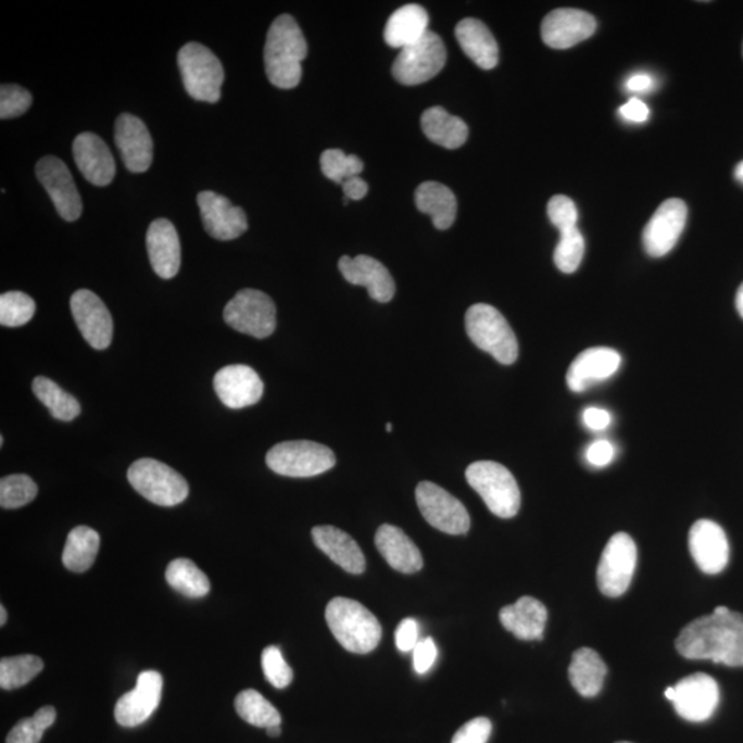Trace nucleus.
<instances>
[{
	"instance_id": "nucleus-1",
	"label": "nucleus",
	"mask_w": 743,
	"mask_h": 743,
	"mask_svg": "<svg viewBox=\"0 0 743 743\" xmlns=\"http://www.w3.org/2000/svg\"><path fill=\"white\" fill-rule=\"evenodd\" d=\"M675 644L681 657L743 667V614L717 606L684 627Z\"/></svg>"
},
{
	"instance_id": "nucleus-2",
	"label": "nucleus",
	"mask_w": 743,
	"mask_h": 743,
	"mask_svg": "<svg viewBox=\"0 0 743 743\" xmlns=\"http://www.w3.org/2000/svg\"><path fill=\"white\" fill-rule=\"evenodd\" d=\"M306 56V39L295 18L289 14L278 15L268 28L265 45L268 81L278 89H293L301 83L302 61Z\"/></svg>"
},
{
	"instance_id": "nucleus-3",
	"label": "nucleus",
	"mask_w": 743,
	"mask_h": 743,
	"mask_svg": "<svg viewBox=\"0 0 743 743\" xmlns=\"http://www.w3.org/2000/svg\"><path fill=\"white\" fill-rule=\"evenodd\" d=\"M325 619L335 639L348 652L368 654L379 646V619L360 602L348 597H335L325 610Z\"/></svg>"
},
{
	"instance_id": "nucleus-4",
	"label": "nucleus",
	"mask_w": 743,
	"mask_h": 743,
	"mask_svg": "<svg viewBox=\"0 0 743 743\" xmlns=\"http://www.w3.org/2000/svg\"><path fill=\"white\" fill-rule=\"evenodd\" d=\"M466 330L473 343L500 364L511 365L518 360L519 345L513 328L503 314L490 304L477 303L467 310Z\"/></svg>"
},
{
	"instance_id": "nucleus-5",
	"label": "nucleus",
	"mask_w": 743,
	"mask_h": 743,
	"mask_svg": "<svg viewBox=\"0 0 743 743\" xmlns=\"http://www.w3.org/2000/svg\"><path fill=\"white\" fill-rule=\"evenodd\" d=\"M467 482L481 495L490 513L514 518L520 508V490L514 475L500 463L475 462L467 468Z\"/></svg>"
},
{
	"instance_id": "nucleus-6",
	"label": "nucleus",
	"mask_w": 743,
	"mask_h": 743,
	"mask_svg": "<svg viewBox=\"0 0 743 743\" xmlns=\"http://www.w3.org/2000/svg\"><path fill=\"white\" fill-rule=\"evenodd\" d=\"M178 65L185 90L193 100L209 103L221 100L225 71L213 51L190 41L179 50Z\"/></svg>"
},
{
	"instance_id": "nucleus-7",
	"label": "nucleus",
	"mask_w": 743,
	"mask_h": 743,
	"mask_svg": "<svg viewBox=\"0 0 743 743\" xmlns=\"http://www.w3.org/2000/svg\"><path fill=\"white\" fill-rule=\"evenodd\" d=\"M127 478L142 498L162 507H174L185 502L189 494V484L182 475L154 458H139L133 463Z\"/></svg>"
},
{
	"instance_id": "nucleus-8",
	"label": "nucleus",
	"mask_w": 743,
	"mask_h": 743,
	"mask_svg": "<svg viewBox=\"0 0 743 743\" xmlns=\"http://www.w3.org/2000/svg\"><path fill=\"white\" fill-rule=\"evenodd\" d=\"M266 464L273 473L282 477L310 478L333 468L337 457L322 443L287 441L277 443L267 452Z\"/></svg>"
},
{
	"instance_id": "nucleus-9",
	"label": "nucleus",
	"mask_w": 743,
	"mask_h": 743,
	"mask_svg": "<svg viewBox=\"0 0 743 743\" xmlns=\"http://www.w3.org/2000/svg\"><path fill=\"white\" fill-rule=\"evenodd\" d=\"M277 310L275 302L265 292L242 289L226 304L224 319L237 332L256 339L270 337L276 330Z\"/></svg>"
},
{
	"instance_id": "nucleus-10",
	"label": "nucleus",
	"mask_w": 743,
	"mask_h": 743,
	"mask_svg": "<svg viewBox=\"0 0 743 743\" xmlns=\"http://www.w3.org/2000/svg\"><path fill=\"white\" fill-rule=\"evenodd\" d=\"M445 64V45L440 36L428 30L419 41L400 51L392 64V76L401 85L417 86L440 74Z\"/></svg>"
},
{
	"instance_id": "nucleus-11",
	"label": "nucleus",
	"mask_w": 743,
	"mask_h": 743,
	"mask_svg": "<svg viewBox=\"0 0 743 743\" xmlns=\"http://www.w3.org/2000/svg\"><path fill=\"white\" fill-rule=\"evenodd\" d=\"M638 565V549L631 536L617 533L608 540L597 566L599 590L608 597L624 595Z\"/></svg>"
},
{
	"instance_id": "nucleus-12",
	"label": "nucleus",
	"mask_w": 743,
	"mask_h": 743,
	"mask_svg": "<svg viewBox=\"0 0 743 743\" xmlns=\"http://www.w3.org/2000/svg\"><path fill=\"white\" fill-rule=\"evenodd\" d=\"M416 502L423 518L443 533L466 534L471 528V518L461 500L432 482H420L416 488Z\"/></svg>"
},
{
	"instance_id": "nucleus-13",
	"label": "nucleus",
	"mask_w": 743,
	"mask_h": 743,
	"mask_svg": "<svg viewBox=\"0 0 743 743\" xmlns=\"http://www.w3.org/2000/svg\"><path fill=\"white\" fill-rule=\"evenodd\" d=\"M672 704L681 719L702 722L714 716L720 702L719 684L705 673H694L675 685Z\"/></svg>"
},
{
	"instance_id": "nucleus-14",
	"label": "nucleus",
	"mask_w": 743,
	"mask_h": 743,
	"mask_svg": "<svg viewBox=\"0 0 743 743\" xmlns=\"http://www.w3.org/2000/svg\"><path fill=\"white\" fill-rule=\"evenodd\" d=\"M36 177L49 193L62 219L75 222L83 211L81 198L66 164L55 156H46L36 164Z\"/></svg>"
},
{
	"instance_id": "nucleus-15",
	"label": "nucleus",
	"mask_w": 743,
	"mask_h": 743,
	"mask_svg": "<svg viewBox=\"0 0 743 743\" xmlns=\"http://www.w3.org/2000/svg\"><path fill=\"white\" fill-rule=\"evenodd\" d=\"M71 312L81 337L92 349L110 348L113 339V319L100 297L89 289H79L71 298Z\"/></svg>"
},
{
	"instance_id": "nucleus-16",
	"label": "nucleus",
	"mask_w": 743,
	"mask_h": 743,
	"mask_svg": "<svg viewBox=\"0 0 743 743\" xmlns=\"http://www.w3.org/2000/svg\"><path fill=\"white\" fill-rule=\"evenodd\" d=\"M688 222V205L679 199L664 201L655 211L643 231V245L647 254L663 257L678 244Z\"/></svg>"
},
{
	"instance_id": "nucleus-17",
	"label": "nucleus",
	"mask_w": 743,
	"mask_h": 743,
	"mask_svg": "<svg viewBox=\"0 0 743 743\" xmlns=\"http://www.w3.org/2000/svg\"><path fill=\"white\" fill-rule=\"evenodd\" d=\"M198 204L204 229L213 239L230 241L245 234V211L231 203L225 196L204 190L198 194Z\"/></svg>"
},
{
	"instance_id": "nucleus-18",
	"label": "nucleus",
	"mask_w": 743,
	"mask_h": 743,
	"mask_svg": "<svg viewBox=\"0 0 743 743\" xmlns=\"http://www.w3.org/2000/svg\"><path fill=\"white\" fill-rule=\"evenodd\" d=\"M163 678L156 670H144L138 676L136 689L128 691L115 706V719L122 727L141 726L159 708L162 701Z\"/></svg>"
},
{
	"instance_id": "nucleus-19",
	"label": "nucleus",
	"mask_w": 743,
	"mask_h": 743,
	"mask_svg": "<svg viewBox=\"0 0 743 743\" xmlns=\"http://www.w3.org/2000/svg\"><path fill=\"white\" fill-rule=\"evenodd\" d=\"M689 546L696 566L706 575H719L729 565V539L714 520L701 519L691 526Z\"/></svg>"
},
{
	"instance_id": "nucleus-20",
	"label": "nucleus",
	"mask_w": 743,
	"mask_h": 743,
	"mask_svg": "<svg viewBox=\"0 0 743 743\" xmlns=\"http://www.w3.org/2000/svg\"><path fill=\"white\" fill-rule=\"evenodd\" d=\"M596 27V20L590 13L578 9H557L544 18L541 36L550 48L565 50L591 38Z\"/></svg>"
},
{
	"instance_id": "nucleus-21",
	"label": "nucleus",
	"mask_w": 743,
	"mask_h": 743,
	"mask_svg": "<svg viewBox=\"0 0 743 743\" xmlns=\"http://www.w3.org/2000/svg\"><path fill=\"white\" fill-rule=\"evenodd\" d=\"M115 142L128 172L144 173L153 162V141L141 118L123 113L117 117Z\"/></svg>"
},
{
	"instance_id": "nucleus-22",
	"label": "nucleus",
	"mask_w": 743,
	"mask_h": 743,
	"mask_svg": "<svg viewBox=\"0 0 743 743\" xmlns=\"http://www.w3.org/2000/svg\"><path fill=\"white\" fill-rule=\"evenodd\" d=\"M214 389L222 404L242 410L261 401L263 381L251 366L229 365L215 375Z\"/></svg>"
},
{
	"instance_id": "nucleus-23",
	"label": "nucleus",
	"mask_w": 743,
	"mask_h": 743,
	"mask_svg": "<svg viewBox=\"0 0 743 743\" xmlns=\"http://www.w3.org/2000/svg\"><path fill=\"white\" fill-rule=\"evenodd\" d=\"M621 355L610 348H591L578 354L567 370V386L575 392H584L616 375L621 366Z\"/></svg>"
},
{
	"instance_id": "nucleus-24",
	"label": "nucleus",
	"mask_w": 743,
	"mask_h": 743,
	"mask_svg": "<svg viewBox=\"0 0 743 743\" xmlns=\"http://www.w3.org/2000/svg\"><path fill=\"white\" fill-rule=\"evenodd\" d=\"M339 270L345 281L368 289L369 297L379 303L390 302L395 295V282L383 263L368 255L342 256Z\"/></svg>"
},
{
	"instance_id": "nucleus-25",
	"label": "nucleus",
	"mask_w": 743,
	"mask_h": 743,
	"mask_svg": "<svg viewBox=\"0 0 743 743\" xmlns=\"http://www.w3.org/2000/svg\"><path fill=\"white\" fill-rule=\"evenodd\" d=\"M72 151H74L77 168L90 184L106 186L115 178V159L111 149L97 134H79L75 138Z\"/></svg>"
},
{
	"instance_id": "nucleus-26",
	"label": "nucleus",
	"mask_w": 743,
	"mask_h": 743,
	"mask_svg": "<svg viewBox=\"0 0 743 743\" xmlns=\"http://www.w3.org/2000/svg\"><path fill=\"white\" fill-rule=\"evenodd\" d=\"M149 261L163 280H172L180 267V241L177 229L168 219L153 221L147 235Z\"/></svg>"
},
{
	"instance_id": "nucleus-27",
	"label": "nucleus",
	"mask_w": 743,
	"mask_h": 743,
	"mask_svg": "<svg viewBox=\"0 0 743 743\" xmlns=\"http://www.w3.org/2000/svg\"><path fill=\"white\" fill-rule=\"evenodd\" d=\"M314 544L338 566L351 575L365 571L366 562L363 551L353 537L333 526H316L312 530Z\"/></svg>"
},
{
	"instance_id": "nucleus-28",
	"label": "nucleus",
	"mask_w": 743,
	"mask_h": 743,
	"mask_svg": "<svg viewBox=\"0 0 743 743\" xmlns=\"http://www.w3.org/2000/svg\"><path fill=\"white\" fill-rule=\"evenodd\" d=\"M376 549L392 569L413 575L423 567V556L416 544L396 526L381 525L375 536Z\"/></svg>"
},
{
	"instance_id": "nucleus-29",
	"label": "nucleus",
	"mask_w": 743,
	"mask_h": 743,
	"mask_svg": "<svg viewBox=\"0 0 743 743\" xmlns=\"http://www.w3.org/2000/svg\"><path fill=\"white\" fill-rule=\"evenodd\" d=\"M549 612L531 596L520 597L514 605L500 612V621L508 632L520 640H543Z\"/></svg>"
},
{
	"instance_id": "nucleus-30",
	"label": "nucleus",
	"mask_w": 743,
	"mask_h": 743,
	"mask_svg": "<svg viewBox=\"0 0 743 743\" xmlns=\"http://www.w3.org/2000/svg\"><path fill=\"white\" fill-rule=\"evenodd\" d=\"M456 38L464 53L484 71L493 70L499 62V45L482 21L466 18L456 27Z\"/></svg>"
},
{
	"instance_id": "nucleus-31",
	"label": "nucleus",
	"mask_w": 743,
	"mask_h": 743,
	"mask_svg": "<svg viewBox=\"0 0 743 743\" xmlns=\"http://www.w3.org/2000/svg\"><path fill=\"white\" fill-rule=\"evenodd\" d=\"M428 33V14L420 4H406L391 14L385 28L386 43L392 49H405Z\"/></svg>"
},
{
	"instance_id": "nucleus-32",
	"label": "nucleus",
	"mask_w": 743,
	"mask_h": 743,
	"mask_svg": "<svg viewBox=\"0 0 743 743\" xmlns=\"http://www.w3.org/2000/svg\"><path fill=\"white\" fill-rule=\"evenodd\" d=\"M415 201L417 210L430 215L438 230H448L456 221V196L445 185L433 182V180L421 184L416 189Z\"/></svg>"
},
{
	"instance_id": "nucleus-33",
	"label": "nucleus",
	"mask_w": 743,
	"mask_h": 743,
	"mask_svg": "<svg viewBox=\"0 0 743 743\" xmlns=\"http://www.w3.org/2000/svg\"><path fill=\"white\" fill-rule=\"evenodd\" d=\"M606 675L605 660L595 650L581 647L572 654L569 679L578 694L585 696V698L596 696L605 684Z\"/></svg>"
},
{
	"instance_id": "nucleus-34",
	"label": "nucleus",
	"mask_w": 743,
	"mask_h": 743,
	"mask_svg": "<svg viewBox=\"0 0 743 743\" xmlns=\"http://www.w3.org/2000/svg\"><path fill=\"white\" fill-rule=\"evenodd\" d=\"M421 128L431 142L446 149H458L468 138L467 124L441 106L430 108L423 113Z\"/></svg>"
},
{
	"instance_id": "nucleus-35",
	"label": "nucleus",
	"mask_w": 743,
	"mask_h": 743,
	"mask_svg": "<svg viewBox=\"0 0 743 743\" xmlns=\"http://www.w3.org/2000/svg\"><path fill=\"white\" fill-rule=\"evenodd\" d=\"M100 534L89 526H77L71 530L66 539L62 564L66 569L75 572H85L95 565L98 550H100Z\"/></svg>"
},
{
	"instance_id": "nucleus-36",
	"label": "nucleus",
	"mask_w": 743,
	"mask_h": 743,
	"mask_svg": "<svg viewBox=\"0 0 743 743\" xmlns=\"http://www.w3.org/2000/svg\"><path fill=\"white\" fill-rule=\"evenodd\" d=\"M33 391L41 404L50 411V415L56 420L72 421L80 415L81 406L79 401L61 389L55 381L38 376L33 383Z\"/></svg>"
},
{
	"instance_id": "nucleus-37",
	"label": "nucleus",
	"mask_w": 743,
	"mask_h": 743,
	"mask_svg": "<svg viewBox=\"0 0 743 743\" xmlns=\"http://www.w3.org/2000/svg\"><path fill=\"white\" fill-rule=\"evenodd\" d=\"M165 580L175 591L188 597H203L211 590L209 577L192 561L179 557L167 566Z\"/></svg>"
},
{
	"instance_id": "nucleus-38",
	"label": "nucleus",
	"mask_w": 743,
	"mask_h": 743,
	"mask_svg": "<svg viewBox=\"0 0 743 743\" xmlns=\"http://www.w3.org/2000/svg\"><path fill=\"white\" fill-rule=\"evenodd\" d=\"M237 715L248 725L268 729L272 726H281V715L265 696L256 690L241 691L235 700Z\"/></svg>"
},
{
	"instance_id": "nucleus-39",
	"label": "nucleus",
	"mask_w": 743,
	"mask_h": 743,
	"mask_svg": "<svg viewBox=\"0 0 743 743\" xmlns=\"http://www.w3.org/2000/svg\"><path fill=\"white\" fill-rule=\"evenodd\" d=\"M43 660L36 655H17L0 660V688L12 691L23 688L43 670Z\"/></svg>"
},
{
	"instance_id": "nucleus-40",
	"label": "nucleus",
	"mask_w": 743,
	"mask_h": 743,
	"mask_svg": "<svg viewBox=\"0 0 743 743\" xmlns=\"http://www.w3.org/2000/svg\"><path fill=\"white\" fill-rule=\"evenodd\" d=\"M38 495V484L24 474L9 475L0 481V505L4 509H15L34 502Z\"/></svg>"
},
{
	"instance_id": "nucleus-41",
	"label": "nucleus",
	"mask_w": 743,
	"mask_h": 743,
	"mask_svg": "<svg viewBox=\"0 0 743 743\" xmlns=\"http://www.w3.org/2000/svg\"><path fill=\"white\" fill-rule=\"evenodd\" d=\"M36 304L27 293L12 291L0 297V324L3 327L17 328L33 319Z\"/></svg>"
},
{
	"instance_id": "nucleus-42",
	"label": "nucleus",
	"mask_w": 743,
	"mask_h": 743,
	"mask_svg": "<svg viewBox=\"0 0 743 743\" xmlns=\"http://www.w3.org/2000/svg\"><path fill=\"white\" fill-rule=\"evenodd\" d=\"M585 241L578 227L561 234L559 242L555 248L554 262L557 268L566 275H571L580 267L584 257Z\"/></svg>"
},
{
	"instance_id": "nucleus-43",
	"label": "nucleus",
	"mask_w": 743,
	"mask_h": 743,
	"mask_svg": "<svg viewBox=\"0 0 743 743\" xmlns=\"http://www.w3.org/2000/svg\"><path fill=\"white\" fill-rule=\"evenodd\" d=\"M56 711L53 706H43L29 719H23L9 732L7 743H39L45 731L54 725Z\"/></svg>"
},
{
	"instance_id": "nucleus-44",
	"label": "nucleus",
	"mask_w": 743,
	"mask_h": 743,
	"mask_svg": "<svg viewBox=\"0 0 743 743\" xmlns=\"http://www.w3.org/2000/svg\"><path fill=\"white\" fill-rule=\"evenodd\" d=\"M322 169L325 177L342 185L345 179L363 173L364 163L355 154H345L340 149H328L322 154Z\"/></svg>"
},
{
	"instance_id": "nucleus-45",
	"label": "nucleus",
	"mask_w": 743,
	"mask_h": 743,
	"mask_svg": "<svg viewBox=\"0 0 743 743\" xmlns=\"http://www.w3.org/2000/svg\"><path fill=\"white\" fill-rule=\"evenodd\" d=\"M262 668L268 683L276 689H286L293 679L292 668L284 659L281 650L268 646L262 653Z\"/></svg>"
},
{
	"instance_id": "nucleus-46",
	"label": "nucleus",
	"mask_w": 743,
	"mask_h": 743,
	"mask_svg": "<svg viewBox=\"0 0 743 743\" xmlns=\"http://www.w3.org/2000/svg\"><path fill=\"white\" fill-rule=\"evenodd\" d=\"M33 105V96L18 85L0 86V118L8 121L23 116Z\"/></svg>"
},
{
	"instance_id": "nucleus-47",
	"label": "nucleus",
	"mask_w": 743,
	"mask_h": 743,
	"mask_svg": "<svg viewBox=\"0 0 743 743\" xmlns=\"http://www.w3.org/2000/svg\"><path fill=\"white\" fill-rule=\"evenodd\" d=\"M549 216L552 225L557 227L561 234L577 227L578 211L572 200L566 196H554L549 203Z\"/></svg>"
},
{
	"instance_id": "nucleus-48",
	"label": "nucleus",
	"mask_w": 743,
	"mask_h": 743,
	"mask_svg": "<svg viewBox=\"0 0 743 743\" xmlns=\"http://www.w3.org/2000/svg\"><path fill=\"white\" fill-rule=\"evenodd\" d=\"M492 722L487 717H477L466 722L454 734L452 743H487L492 734Z\"/></svg>"
},
{
	"instance_id": "nucleus-49",
	"label": "nucleus",
	"mask_w": 743,
	"mask_h": 743,
	"mask_svg": "<svg viewBox=\"0 0 743 743\" xmlns=\"http://www.w3.org/2000/svg\"><path fill=\"white\" fill-rule=\"evenodd\" d=\"M438 657L436 642L431 638L419 640L413 648V668L419 675H426L433 667Z\"/></svg>"
},
{
	"instance_id": "nucleus-50",
	"label": "nucleus",
	"mask_w": 743,
	"mask_h": 743,
	"mask_svg": "<svg viewBox=\"0 0 743 743\" xmlns=\"http://www.w3.org/2000/svg\"><path fill=\"white\" fill-rule=\"evenodd\" d=\"M419 640V622L415 618H405L400 622L395 631V646L400 652H413Z\"/></svg>"
},
{
	"instance_id": "nucleus-51",
	"label": "nucleus",
	"mask_w": 743,
	"mask_h": 743,
	"mask_svg": "<svg viewBox=\"0 0 743 743\" xmlns=\"http://www.w3.org/2000/svg\"><path fill=\"white\" fill-rule=\"evenodd\" d=\"M614 456H616V449L607 440H597L591 443L585 452L587 462L597 468L608 466L614 461Z\"/></svg>"
},
{
	"instance_id": "nucleus-52",
	"label": "nucleus",
	"mask_w": 743,
	"mask_h": 743,
	"mask_svg": "<svg viewBox=\"0 0 743 743\" xmlns=\"http://www.w3.org/2000/svg\"><path fill=\"white\" fill-rule=\"evenodd\" d=\"M582 420H584L585 426L593 431L606 430V428L612 425L610 413L596 406L587 407L584 413H582Z\"/></svg>"
},
{
	"instance_id": "nucleus-53",
	"label": "nucleus",
	"mask_w": 743,
	"mask_h": 743,
	"mask_svg": "<svg viewBox=\"0 0 743 743\" xmlns=\"http://www.w3.org/2000/svg\"><path fill=\"white\" fill-rule=\"evenodd\" d=\"M619 113L628 122L644 123L648 121L650 110L646 103L639 98H631L626 105L619 108Z\"/></svg>"
},
{
	"instance_id": "nucleus-54",
	"label": "nucleus",
	"mask_w": 743,
	"mask_h": 743,
	"mask_svg": "<svg viewBox=\"0 0 743 743\" xmlns=\"http://www.w3.org/2000/svg\"><path fill=\"white\" fill-rule=\"evenodd\" d=\"M342 188L344 198L349 200L364 199L369 190L368 184H366L365 180L360 177V175H357V177L345 179L342 184Z\"/></svg>"
},
{
	"instance_id": "nucleus-55",
	"label": "nucleus",
	"mask_w": 743,
	"mask_h": 743,
	"mask_svg": "<svg viewBox=\"0 0 743 743\" xmlns=\"http://www.w3.org/2000/svg\"><path fill=\"white\" fill-rule=\"evenodd\" d=\"M654 79L647 74H637L629 77L627 80V90L631 92H644L652 90Z\"/></svg>"
},
{
	"instance_id": "nucleus-56",
	"label": "nucleus",
	"mask_w": 743,
	"mask_h": 743,
	"mask_svg": "<svg viewBox=\"0 0 743 743\" xmlns=\"http://www.w3.org/2000/svg\"><path fill=\"white\" fill-rule=\"evenodd\" d=\"M735 306H736L738 313H740V316L743 318V284L740 287V289H738L736 298H735Z\"/></svg>"
},
{
	"instance_id": "nucleus-57",
	"label": "nucleus",
	"mask_w": 743,
	"mask_h": 743,
	"mask_svg": "<svg viewBox=\"0 0 743 743\" xmlns=\"http://www.w3.org/2000/svg\"><path fill=\"white\" fill-rule=\"evenodd\" d=\"M267 735L276 738L281 734V726H272L266 729Z\"/></svg>"
},
{
	"instance_id": "nucleus-58",
	"label": "nucleus",
	"mask_w": 743,
	"mask_h": 743,
	"mask_svg": "<svg viewBox=\"0 0 743 743\" xmlns=\"http://www.w3.org/2000/svg\"><path fill=\"white\" fill-rule=\"evenodd\" d=\"M7 621H8L7 608H4V606H0V626L3 627L4 624H7Z\"/></svg>"
},
{
	"instance_id": "nucleus-59",
	"label": "nucleus",
	"mask_w": 743,
	"mask_h": 743,
	"mask_svg": "<svg viewBox=\"0 0 743 743\" xmlns=\"http://www.w3.org/2000/svg\"><path fill=\"white\" fill-rule=\"evenodd\" d=\"M735 178L740 180L741 184H743V162L736 165Z\"/></svg>"
},
{
	"instance_id": "nucleus-60",
	"label": "nucleus",
	"mask_w": 743,
	"mask_h": 743,
	"mask_svg": "<svg viewBox=\"0 0 743 743\" xmlns=\"http://www.w3.org/2000/svg\"><path fill=\"white\" fill-rule=\"evenodd\" d=\"M665 696H667V700H669L670 702H672L673 696H675V689H673V688H668L667 690H665Z\"/></svg>"
},
{
	"instance_id": "nucleus-61",
	"label": "nucleus",
	"mask_w": 743,
	"mask_h": 743,
	"mask_svg": "<svg viewBox=\"0 0 743 743\" xmlns=\"http://www.w3.org/2000/svg\"><path fill=\"white\" fill-rule=\"evenodd\" d=\"M386 430L389 431V432L392 431V425H391V423H387V425H386Z\"/></svg>"
},
{
	"instance_id": "nucleus-62",
	"label": "nucleus",
	"mask_w": 743,
	"mask_h": 743,
	"mask_svg": "<svg viewBox=\"0 0 743 743\" xmlns=\"http://www.w3.org/2000/svg\"><path fill=\"white\" fill-rule=\"evenodd\" d=\"M617 743H631V742H617Z\"/></svg>"
}]
</instances>
